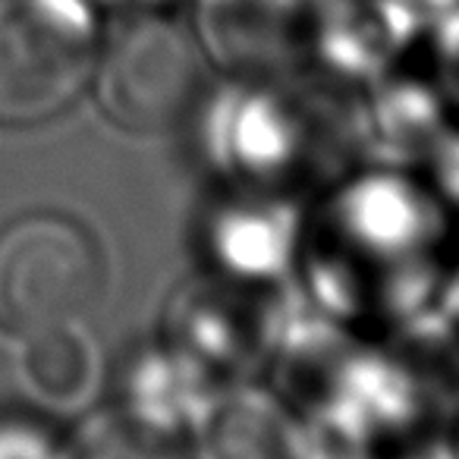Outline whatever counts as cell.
<instances>
[{
  "mask_svg": "<svg viewBox=\"0 0 459 459\" xmlns=\"http://www.w3.org/2000/svg\"><path fill=\"white\" fill-rule=\"evenodd\" d=\"M51 446V440L35 428L0 431V459H57Z\"/></svg>",
  "mask_w": 459,
  "mask_h": 459,
  "instance_id": "obj_7",
  "label": "cell"
},
{
  "mask_svg": "<svg viewBox=\"0 0 459 459\" xmlns=\"http://www.w3.org/2000/svg\"><path fill=\"white\" fill-rule=\"evenodd\" d=\"M98 48L89 0H0V126H41L73 108Z\"/></svg>",
  "mask_w": 459,
  "mask_h": 459,
  "instance_id": "obj_2",
  "label": "cell"
},
{
  "mask_svg": "<svg viewBox=\"0 0 459 459\" xmlns=\"http://www.w3.org/2000/svg\"><path fill=\"white\" fill-rule=\"evenodd\" d=\"M302 26V0H198L202 48L223 57H264L290 48Z\"/></svg>",
  "mask_w": 459,
  "mask_h": 459,
  "instance_id": "obj_4",
  "label": "cell"
},
{
  "mask_svg": "<svg viewBox=\"0 0 459 459\" xmlns=\"http://www.w3.org/2000/svg\"><path fill=\"white\" fill-rule=\"evenodd\" d=\"M104 290L101 246L60 211H32L0 230V327L16 337L79 325Z\"/></svg>",
  "mask_w": 459,
  "mask_h": 459,
  "instance_id": "obj_3",
  "label": "cell"
},
{
  "mask_svg": "<svg viewBox=\"0 0 459 459\" xmlns=\"http://www.w3.org/2000/svg\"><path fill=\"white\" fill-rule=\"evenodd\" d=\"M95 98L110 123L133 135L179 126L204 89V48L195 32L154 7L126 13L101 35Z\"/></svg>",
  "mask_w": 459,
  "mask_h": 459,
  "instance_id": "obj_1",
  "label": "cell"
},
{
  "mask_svg": "<svg viewBox=\"0 0 459 459\" xmlns=\"http://www.w3.org/2000/svg\"><path fill=\"white\" fill-rule=\"evenodd\" d=\"M22 375L41 400L54 406H79L98 384V356L76 325L51 327L26 337Z\"/></svg>",
  "mask_w": 459,
  "mask_h": 459,
  "instance_id": "obj_5",
  "label": "cell"
},
{
  "mask_svg": "<svg viewBox=\"0 0 459 459\" xmlns=\"http://www.w3.org/2000/svg\"><path fill=\"white\" fill-rule=\"evenodd\" d=\"M66 459H179V453L142 421L98 415L76 431Z\"/></svg>",
  "mask_w": 459,
  "mask_h": 459,
  "instance_id": "obj_6",
  "label": "cell"
},
{
  "mask_svg": "<svg viewBox=\"0 0 459 459\" xmlns=\"http://www.w3.org/2000/svg\"><path fill=\"white\" fill-rule=\"evenodd\" d=\"M135 4H139V7H154L158 0H135Z\"/></svg>",
  "mask_w": 459,
  "mask_h": 459,
  "instance_id": "obj_8",
  "label": "cell"
}]
</instances>
